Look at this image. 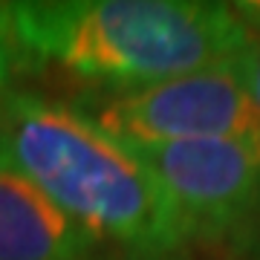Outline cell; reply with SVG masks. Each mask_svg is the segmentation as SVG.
<instances>
[{"label":"cell","instance_id":"obj_1","mask_svg":"<svg viewBox=\"0 0 260 260\" xmlns=\"http://www.w3.org/2000/svg\"><path fill=\"white\" fill-rule=\"evenodd\" d=\"M0 150L93 243L162 260L188 243L174 205L136 150L81 107L0 95Z\"/></svg>","mask_w":260,"mask_h":260},{"label":"cell","instance_id":"obj_2","mask_svg":"<svg viewBox=\"0 0 260 260\" xmlns=\"http://www.w3.org/2000/svg\"><path fill=\"white\" fill-rule=\"evenodd\" d=\"M9 9L26 58L110 93L225 64L254 38L234 6L205 0H47Z\"/></svg>","mask_w":260,"mask_h":260},{"label":"cell","instance_id":"obj_3","mask_svg":"<svg viewBox=\"0 0 260 260\" xmlns=\"http://www.w3.org/2000/svg\"><path fill=\"white\" fill-rule=\"evenodd\" d=\"M81 110L124 145L254 136L260 110L225 64L205 67L159 84L95 95Z\"/></svg>","mask_w":260,"mask_h":260},{"label":"cell","instance_id":"obj_4","mask_svg":"<svg viewBox=\"0 0 260 260\" xmlns=\"http://www.w3.org/2000/svg\"><path fill=\"white\" fill-rule=\"evenodd\" d=\"M150 168L188 240H223L260 211V133L130 145Z\"/></svg>","mask_w":260,"mask_h":260},{"label":"cell","instance_id":"obj_5","mask_svg":"<svg viewBox=\"0 0 260 260\" xmlns=\"http://www.w3.org/2000/svg\"><path fill=\"white\" fill-rule=\"evenodd\" d=\"M93 246L0 150V260H90Z\"/></svg>","mask_w":260,"mask_h":260},{"label":"cell","instance_id":"obj_6","mask_svg":"<svg viewBox=\"0 0 260 260\" xmlns=\"http://www.w3.org/2000/svg\"><path fill=\"white\" fill-rule=\"evenodd\" d=\"M229 67L234 70V75L240 78V84L246 87V93L251 95V102L260 110V38L254 35L237 55L229 61Z\"/></svg>","mask_w":260,"mask_h":260},{"label":"cell","instance_id":"obj_7","mask_svg":"<svg viewBox=\"0 0 260 260\" xmlns=\"http://www.w3.org/2000/svg\"><path fill=\"white\" fill-rule=\"evenodd\" d=\"M23 47H20L18 35H15V23H12V9L9 3H0V84H6L12 73L18 70Z\"/></svg>","mask_w":260,"mask_h":260},{"label":"cell","instance_id":"obj_8","mask_svg":"<svg viewBox=\"0 0 260 260\" xmlns=\"http://www.w3.org/2000/svg\"><path fill=\"white\" fill-rule=\"evenodd\" d=\"M234 12L243 18V23L260 38V3H234Z\"/></svg>","mask_w":260,"mask_h":260}]
</instances>
